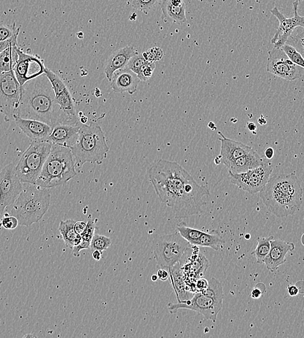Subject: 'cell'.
<instances>
[{"mask_svg": "<svg viewBox=\"0 0 304 338\" xmlns=\"http://www.w3.org/2000/svg\"><path fill=\"white\" fill-rule=\"evenodd\" d=\"M148 174L156 195L173 210L176 219H187L202 212V206L206 204L202 198L211 195L208 188L198 184L179 164L159 159Z\"/></svg>", "mask_w": 304, "mask_h": 338, "instance_id": "1", "label": "cell"}, {"mask_svg": "<svg viewBox=\"0 0 304 338\" xmlns=\"http://www.w3.org/2000/svg\"><path fill=\"white\" fill-rule=\"evenodd\" d=\"M18 116L38 120L51 127L60 124H75L58 104L52 84L45 74L21 86Z\"/></svg>", "mask_w": 304, "mask_h": 338, "instance_id": "2", "label": "cell"}, {"mask_svg": "<svg viewBox=\"0 0 304 338\" xmlns=\"http://www.w3.org/2000/svg\"><path fill=\"white\" fill-rule=\"evenodd\" d=\"M303 189L294 173L270 177L260 192V197L268 211L282 218L295 214L302 204Z\"/></svg>", "mask_w": 304, "mask_h": 338, "instance_id": "3", "label": "cell"}, {"mask_svg": "<svg viewBox=\"0 0 304 338\" xmlns=\"http://www.w3.org/2000/svg\"><path fill=\"white\" fill-rule=\"evenodd\" d=\"M51 200L50 189L23 183V189L15 202L5 212L15 217L21 226H30L39 222L47 213Z\"/></svg>", "mask_w": 304, "mask_h": 338, "instance_id": "4", "label": "cell"}, {"mask_svg": "<svg viewBox=\"0 0 304 338\" xmlns=\"http://www.w3.org/2000/svg\"><path fill=\"white\" fill-rule=\"evenodd\" d=\"M71 150L76 168H81L86 163L101 162L107 158L109 147L100 125L90 123L81 124L78 137Z\"/></svg>", "mask_w": 304, "mask_h": 338, "instance_id": "5", "label": "cell"}, {"mask_svg": "<svg viewBox=\"0 0 304 338\" xmlns=\"http://www.w3.org/2000/svg\"><path fill=\"white\" fill-rule=\"evenodd\" d=\"M76 175L71 149L53 144L35 184L50 189L65 184Z\"/></svg>", "mask_w": 304, "mask_h": 338, "instance_id": "6", "label": "cell"}, {"mask_svg": "<svg viewBox=\"0 0 304 338\" xmlns=\"http://www.w3.org/2000/svg\"><path fill=\"white\" fill-rule=\"evenodd\" d=\"M52 145L50 141H31L15 166L21 182L35 184Z\"/></svg>", "mask_w": 304, "mask_h": 338, "instance_id": "7", "label": "cell"}, {"mask_svg": "<svg viewBox=\"0 0 304 338\" xmlns=\"http://www.w3.org/2000/svg\"><path fill=\"white\" fill-rule=\"evenodd\" d=\"M192 247L177 233L156 237L153 242L154 257L160 269H169L184 258L185 252Z\"/></svg>", "mask_w": 304, "mask_h": 338, "instance_id": "8", "label": "cell"}, {"mask_svg": "<svg viewBox=\"0 0 304 338\" xmlns=\"http://www.w3.org/2000/svg\"><path fill=\"white\" fill-rule=\"evenodd\" d=\"M21 97V86L14 71L0 73V113L6 122L14 121L18 116Z\"/></svg>", "mask_w": 304, "mask_h": 338, "instance_id": "9", "label": "cell"}, {"mask_svg": "<svg viewBox=\"0 0 304 338\" xmlns=\"http://www.w3.org/2000/svg\"><path fill=\"white\" fill-rule=\"evenodd\" d=\"M223 301L204 295L201 292H197L188 300L169 304L168 310L171 313H175L180 309H187L196 311L203 315L206 320L215 323L223 308Z\"/></svg>", "mask_w": 304, "mask_h": 338, "instance_id": "10", "label": "cell"}, {"mask_svg": "<svg viewBox=\"0 0 304 338\" xmlns=\"http://www.w3.org/2000/svg\"><path fill=\"white\" fill-rule=\"evenodd\" d=\"M272 171L271 163L264 159L262 165L257 168L242 173H229V176L233 184L250 194H255L267 184Z\"/></svg>", "mask_w": 304, "mask_h": 338, "instance_id": "11", "label": "cell"}, {"mask_svg": "<svg viewBox=\"0 0 304 338\" xmlns=\"http://www.w3.org/2000/svg\"><path fill=\"white\" fill-rule=\"evenodd\" d=\"M23 189L16 175L15 165L9 163L0 171V216H3L7 206L13 204Z\"/></svg>", "mask_w": 304, "mask_h": 338, "instance_id": "12", "label": "cell"}, {"mask_svg": "<svg viewBox=\"0 0 304 338\" xmlns=\"http://www.w3.org/2000/svg\"><path fill=\"white\" fill-rule=\"evenodd\" d=\"M267 71L279 78L294 81L302 76L303 68L292 62L281 48H273L269 52Z\"/></svg>", "mask_w": 304, "mask_h": 338, "instance_id": "13", "label": "cell"}, {"mask_svg": "<svg viewBox=\"0 0 304 338\" xmlns=\"http://www.w3.org/2000/svg\"><path fill=\"white\" fill-rule=\"evenodd\" d=\"M17 52L18 58L13 71L21 86L26 82L44 74L46 67H45L44 61L39 55L25 53L20 47Z\"/></svg>", "mask_w": 304, "mask_h": 338, "instance_id": "14", "label": "cell"}, {"mask_svg": "<svg viewBox=\"0 0 304 338\" xmlns=\"http://www.w3.org/2000/svg\"><path fill=\"white\" fill-rule=\"evenodd\" d=\"M298 1L296 0L293 3L294 16L291 18H286L276 7L271 9V13L279 21V26L276 32L271 39L274 48H280L286 44L289 37H291L295 28L304 27V17L298 13Z\"/></svg>", "mask_w": 304, "mask_h": 338, "instance_id": "15", "label": "cell"}, {"mask_svg": "<svg viewBox=\"0 0 304 338\" xmlns=\"http://www.w3.org/2000/svg\"><path fill=\"white\" fill-rule=\"evenodd\" d=\"M44 74L52 84L55 100L62 112L73 121L78 122L79 120L76 114L74 99L66 84L58 75L48 68L45 69Z\"/></svg>", "mask_w": 304, "mask_h": 338, "instance_id": "16", "label": "cell"}, {"mask_svg": "<svg viewBox=\"0 0 304 338\" xmlns=\"http://www.w3.org/2000/svg\"><path fill=\"white\" fill-rule=\"evenodd\" d=\"M17 126L31 141H49L52 127L44 122L32 119H26L16 116L14 118Z\"/></svg>", "mask_w": 304, "mask_h": 338, "instance_id": "17", "label": "cell"}, {"mask_svg": "<svg viewBox=\"0 0 304 338\" xmlns=\"http://www.w3.org/2000/svg\"><path fill=\"white\" fill-rule=\"evenodd\" d=\"M294 250L293 243L282 240H271V249L265 257L264 264L268 270L274 272L286 262V255Z\"/></svg>", "mask_w": 304, "mask_h": 338, "instance_id": "18", "label": "cell"}, {"mask_svg": "<svg viewBox=\"0 0 304 338\" xmlns=\"http://www.w3.org/2000/svg\"><path fill=\"white\" fill-rule=\"evenodd\" d=\"M218 134L221 136L219 140L221 143L220 154L218 157L220 158L221 163L225 166L234 159L254 151L250 146L242 142L227 138L221 132H218Z\"/></svg>", "mask_w": 304, "mask_h": 338, "instance_id": "19", "label": "cell"}, {"mask_svg": "<svg viewBox=\"0 0 304 338\" xmlns=\"http://www.w3.org/2000/svg\"><path fill=\"white\" fill-rule=\"evenodd\" d=\"M110 82L111 88L114 93H124L127 92L129 95H133L137 91L141 79L137 74L125 67L115 71Z\"/></svg>", "mask_w": 304, "mask_h": 338, "instance_id": "20", "label": "cell"}, {"mask_svg": "<svg viewBox=\"0 0 304 338\" xmlns=\"http://www.w3.org/2000/svg\"><path fill=\"white\" fill-rule=\"evenodd\" d=\"M81 123L77 124H60L52 128L49 141L53 144L67 147L71 149L76 142L78 137Z\"/></svg>", "mask_w": 304, "mask_h": 338, "instance_id": "21", "label": "cell"}, {"mask_svg": "<svg viewBox=\"0 0 304 338\" xmlns=\"http://www.w3.org/2000/svg\"><path fill=\"white\" fill-rule=\"evenodd\" d=\"M137 53V51L132 47L120 48L113 52L108 58L107 64L104 70L108 80L111 81L115 71L126 67L130 58Z\"/></svg>", "mask_w": 304, "mask_h": 338, "instance_id": "22", "label": "cell"}, {"mask_svg": "<svg viewBox=\"0 0 304 338\" xmlns=\"http://www.w3.org/2000/svg\"><path fill=\"white\" fill-rule=\"evenodd\" d=\"M168 270L169 274H170L171 283L172 284L174 291L177 296L178 302L188 300V299L192 298L194 293L191 292L189 287L185 283L179 263H177Z\"/></svg>", "mask_w": 304, "mask_h": 338, "instance_id": "23", "label": "cell"}, {"mask_svg": "<svg viewBox=\"0 0 304 338\" xmlns=\"http://www.w3.org/2000/svg\"><path fill=\"white\" fill-rule=\"evenodd\" d=\"M264 159L261 158L256 152L253 151L229 163L226 166L228 172L239 174L258 167L264 163Z\"/></svg>", "mask_w": 304, "mask_h": 338, "instance_id": "24", "label": "cell"}, {"mask_svg": "<svg viewBox=\"0 0 304 338\" xmlns=\"http://www.w3.org/2000/svg\"><path fill=\"white\" fill-rule=\"evenodd\" d=\"M75 223L76 221L73 219H67L66 221H60L59 227V233L64 241L65 245L71 249L74 246L78 245L82 240L81 236L75 231Z\"/></svg>", "mask_w": 304, "mask_h": 338, "instance_id": "25", "label": "cell"}, {"mask_svg": "<svg viewBox=\"0 0 304 338\" xmlns=\"http://www.w3.org/2000/svg\"><path fill=\"white\" fill-rule=\"evenodd\" d=\"M161 10L164 16L169 20L177 24L184 23L187 20L185 4L179 6H174L168 0H163Z\"/></svg>", "mask_w": 304, "mask_h": 338, "instance_id": "26", "label": "cell"}, {"mask_svg": "<svg viewBox=\"0 0 304 338\" xmlns=\"http://www.w3.org/2000/svg\"><path fill=\"white\" fill-rule=\"evenodd\" d=\"M18 44L12 45L0 53V73L13 71L18 60Z\"/></svg>", "mask_w": 304, "mask_h": 338, "instance_id": "27", "label": "cell"}, {"mask_svg": "<svg viewBox=\"0 0 304 338\" xmlns=\"http://www.w3.org/2000/svg\"><path fill=\"white\" fill-rule=\"evenodd\" d=\"M224 243V240L220 233L217 230H212L211 233L203 231L197 241L196 246L201 247H209L215 250H218Z\"/></svg>", "mask_w": 304, "mask_h": 338, "instance_id": "28", "label": "cell"}, {"mask_svg": "<svg viewBox=\"0 0 304 338\" xmlns=\"http://www.w3.org/2000/svg\"><path fill=\"white\" fill-rule=\"evenodd\" d=\"M273 239V236L258 239L256 247L252 252V255L256 258L258 264H264V259L271 249V241Z\"/></svg>", "mask_w": 304, "mask_h": 338, "instance_id": "29", "label": "cell"}, {"mask_svg": "<svg viewBox=\"0 0 304 338\" xmlns=\"http://www.w3.org/2000/svg\"><path fill=\"white\" fill-rule=\"evenodd\" d=\"M177 231L188 243L195 246H196L197 241L199 240L200 237L203 233V231L198 230V229L190 228L185 225L184 223L178 224Z\"/></svg>", "mask_w": 304, "mask_h": 338, "instance_id": "30", "label": "cell"}, {"mask_svg": "<svg viewBox=\"0 0 304 338\" xmlns=\"http://www.w3.org/2000/svg\"><path fill=\"white\" fill-rule=\"evenodd\" d=\"M201 293L204 294V295L223 301V286H222L221 282L215 278H212L211 281H208V286Z\"/></svg>", "mask_w": 304, "mask_h": 338, "instance_id": "31", "label": "cell"}, {"mask_svg": "<svg viewBox=\"0 0 304 338\" xmlns=\"http://www.w3.org/2000/svg\"><path fill=\"white\" fill-rule=\"evenodd\" d=\"M112 245L111 239L107 236L100 235V234H94L90 242V248L91 251L98 250L103 252L107 250Z\"/></svg>", "mask_w": 304, "mask_h": 338, "instance_id": "32", "label": "cell"}, {"mask_svg": "<svg viewBox=\"0 0 304 338\" xmlns=\"http://www.w3.org/2000/svg\"><path fill=\"white\" fill-rule=\"evenodd\" d=\"M163 0H132V7L145 14H148L149 12L160 4Z\"/></svg>", "mask_w": 304, "mask_h": 338, "instance_id": "33", "label": "cell"}, {"mask_svg": "<svg viewBox=\"0 0 304 338\" xmlns=\"http://www.w3.org/2000/svg\"><path fill=\"white\" fill-rule=\"evenodd\" d=\"M285 54L294 64L301 68H304V60L302 55L296 48L290 45L285 44L280 48Z\"/></svg>", "mask_w": 304, "mask_h": 338, "instance_id": "34", "label": "cell"}, {"mask_svg": "<svg viewBox=\"0 0 304 338\" xmlns=\"http://www.w3.org/2000/svg\"><path fill=\"white\" fill-rule=\"evenodd\" d=\"M20 28H16V23L12 25H0V42L10 39L16 34L20 33Z\"/></svg>", "mask_w": 304, "mask_h": 338, "instance_id": "35", "label": "cell"}, {"mask_svg": "<svg viewBox=\"0 0 304 338\" xmlns=\"http://www.w3.org/2000/svg\"><path fill=\"white\" fill-rule=\"evenodd\" d=\"M147 61L144 59L142 54H135L129 59V62L127 65L126 67L127 69L130 70L135 74H137L141 71L142 67L146 64Z\"/></svg>", "mask_w": 304, "mask_h": 338, "instance_id": "36", "label": "cell"}, {"mask_svg": "<svg viewBox=\"0 0 304 338\" xmlns=\"http://www.w3.org/2000/svg\"><path fill=\"white\" fill-rule=\"evenodd\" d=\"M142 55L146 61L155 62L160 61L163 57V52L160 48L153 47L144 52Z\"/></svg>", "mask_w": 304, "mask_h": 338, "instance_id": "37", "label": "cell"}, {"mask_svg": "<svg viewBox=\"0 0 304 338\" xmlns=\"http://www.w3.org/2000/svg\"><path fill=\"white\" fill-rule=\"evenodd\" d=\"M155 69V62L147 61L146 64L142 67L139 73L137 74L141 81H147L151 78L152 75Z\"/></svg>", "mask_w": 304, "mask_h": 338, "instance_id": "38", "label": "cell"}, {"mask_svg": "<svg viewBox=\"0 0 304 338\" xmlns=\"http://www.w3.org/2000/svg\"><path fill=\"white\" fill-rule=\"evenodd\" d=\"M87 226L86 231L83 235L81 236L82 240L86 241V242H91L94 234H95L96 221L93 219H89L86 223Z\"/></svg>", "mask_w": 304, "mask_h": 338, "instance_id": "39", "label": "cell"}, {"mask_svg": "<svg viewBox=\"0 0 304 338\" xmlns=\"http://www.w3.org/2000/svg\"><path fill=\"white\" fill-rule=\"evenodd\" d=\"M2 226L6 230H14L19 225L18 219L15 217H3L1 220Z\"/></svg>", "mask_w": 304, "mask_h": 338, "instance_id": "40", "label": "cell"}, {"mask_svg": "<svg viewBox=\"0 0 304 338\" xmlns=\"http://www.w3.org/2000/svg\"><path fill=\"white\" fill-rule=\"evenodd\" d=\"M90 247V243L86 242L83 240H81V242L76 246H74L72 248V255L74 257H80V252L82 250L89 249Z\"/></svg>", "mask_w": 304, "mask_h": 338, "instance_id": "41", "label": "cell"}, {"mask_svg": "<svg viewBox=\"0 0 304 338\" xmlns=\"http://www.w3.org/2000/svg\"><path fill=\"white\" fill-rule=\"evenodd\" d=\"M19 33H20L16 34V35L13 36V37L10 38V39L0 42V53L3 52L4 50H6V48L9 47H10L12 45L18 44V37Z\"/></svg>", "mask_w": 304, "mask_h": 338, "instance_id": "42", "label": "cell"}, {"mask_svg": "<svg viewBox=\"0 0 304 338\" xmlns=\"http://www.w3.org/2000/svg\"><path fill=\"white\" fill-rule=\"evenodd\" d=\"M86 223H84L83 221L76 222L74 224L75 231L77 234L81 236L86 231Z\"/></svg>", "mask_w": 304, "mask_h": 338, "instance_id": "43", "label": "cell"}, {"mask_svg": "<svg viewBox=\"0 0 304 338\" xmlns=\"http://www.w3.org/2000/svg\"><path fill=\"white\" fill-rule=\"evenodd\" d=\"M207 286H208V281H207L206 279L200 278V279H198L196 281V283H195V289H196V293L197 292H201L204 291V289L206 288Z\"/></svg>", "mask_w": 304, "mask_h": 338, "instance_id": "44", "label": "cell"}, {"mask_svg": "<svg viewBox=\"0 0 304 338\" xmlns=\"http://www.w3.org/2000/svg\"><path fill=\"white\" fill-rule=\"evenodd\" d=\"M157 275L158 279L160 280L161 281H168L169 278H170V274H169L168 270L166 269H158L157 270Z\"/></svg>", "mask_w": 304, "mask_h": 338, "instance_id": "45", "label": "cell"}, {"mask_svg": "<svg viewBox=\"0 0 304 338\" xmlns=\"http://www.w3.org/2000/svg\"><path fill=\"white\" fill-rule=\"evenodd\" d=\"M287 291H288L289 295L291 297H295L300 293V289L296 285H289L287 287Z\"/></svg>", "mask_w": 304, "mask_h": 338, "instance_id": "46", "label": "cell"}, {"mask_svg": "<svg viewBox=\"0 0 304 338\" xmlns=\"http://www.w3.org/2000/svg\"><path fill=\"white\" fill-rule=\"evenodd\" d=\"M263 292L261 289L258 288V287H254V289H252L250 291V298L254 299H260L262 297Z\"/></svg>", "mask_w": 304, "mask_h": 338, "instance_id": "47", "label": "cell"}, {"mask_svg": "<svg viewBox=\"0 0 304 338\" xmlns=\"http://www.w3.org/2000/svg\"><path fill=\"white\" fill-rule=\"evenodd\" d=\"M265 158L270 160L274 158V150L272 147H267L264 151Z\"/></svg>", "mask_w": 304, "mask_h": 338, "instance_id": "48", "label": "cell"}, {"mask_svg": "<svg viewBox=\"0 0 304 338\" xmlns=\"http://www.w3.org/2000/svg\"><path fill=\"white\" fill-rule=\"evenodd\" d=\"M247 128L248 131H250L253 134H256L257 126L254 122H248Z\"/></svg>", "mask_w": 304, "mask_h": 338, "instance_id": "49", "label": "cell"}, {"mask_svg": "<svg viewBox=\"0 0 304 338\" xmlns=\"http://www.w3.org/2000/svg\"><path fill=\"white\" fill-rule=\"evenodd\" d=\"M92 257L94 260L96 261H100L101 259V255H102V253L100 252V250H96L92 251Z\"/></svg>", "mask_w": 304, "mask_h": 338, "instance_id": "50", "label": "cell"}, {"mask_svg": "<svg viewBox=\"0 0 304 338\" xmlns=\"http://www.w3.org/2000/svg\"><path fill=\"white\" fill-rule=\"evenodd\" d=\"M258 122L260 125H265L267 123V120H265V118L263 115L261 116L260 118H258Z\"/></svg>", "mask_w": 304, "mask_h": 338, "instance_id": "51", "label": "cell"}, {"mask_svg": "<svg viewBox=\"0 0 304 338\" xmlns=\"http://www.w3.org/2000/svg\"><path fill=\"white\" fill-rule=\"evenodd\" d=\"M207 126H208L209 129H211L212 130H214V131L217 130L216 125L215 124V123L213 122H209L208 124H207Z\"/></svg>", "mask_w": 304, "mask_h": 338, "instance_id": "52", "label": "cell"}, {"mask_svg": "<svg viewBox=\"0 0 304 338\" xmlns=\"http://www.w3.org/2000/svg\"><path fill=\"white\" fill-rule=\"evenodd\" d=\"M79 122L81 123L82 124H86V123L88 122V118L83 115L80 118V120Z\"/></svg>", "mask_w": 304, "mask_h": 338, "instance_id": "53", "label": "cell"}, {"mask_svg": "<svg viewBox=\"0 0 304 338\" xmlns=\"http://www.w3.org/2000/svg\"><path fill=\"white\" fill-rule=\"evenodd\" d=\"M214 163L217 165H219V164H221L220 158H219L218 156H217L216 158H215Z\"/></svg>", "mask_w": 304, "mask_h": 338, "instance_id": "54", "label": "cell"}, {"mask_svg": "<svg viewBox=\"0 0 304 338\" xmlns=\"http://www.w3.org/2000/svg\"><path fill=\"white\" fill-rule=\"evenodd\" d=\"M137 18V14L136 13H132V15H130V20H136V18Z\"/></svg>", "mask_w": 304, "mask_h": 338, "instance_id": "55", "label": "cell"}, {"mask_svg": "<svg viewBox=\"0 0 304 338\" xmlns=\"http://www.w3.org/2000/svg\"><path fill=\"white\" fill-rule=\"evenodd\" d=\"M158 280L157 275L156 274H153L151 276V281L153 282H156Z\"/></svg>", "mask_w": 304, "mask_h": 338, "instance_id": "56", "label": "cell"}, {"mask_svg": "<svg viewBox=\"0 0 304 338\" xmlns=\"http://www.w3.org/2000/svg\"><path fill=\"white\" fill-rule=\"evenodd\" d=\"M250 236L248 234H247V235L245 236V238L247 239V240H248V239H250Z\"/></svg>", "mask_w": 304, "mask_h": 338, "instance_id": "57", "label": "cell"}, {"mask_svg": "<svg viewBox=\"0 0 304 338\" xmlns=\"http://www.w3.org/2000/svg\"><path fill=\"white\" fill-rule=\"evenodd\" d=\"M28 336H30V337H34V335H25V336H24V337H28Z\"/></svg>", "mask_w": 304, "mask_h": 338, "instance_id": "58", "label": "cell"}, {"mask_svg": "<svg viewBox=\"0 0 304 338\" xmlns=\"http://www.w3.org/2000/svg\"><path fill=\"white\" fill-rule=\"evenodd\" d=\"M2 226V221H0V228H1Z\"/></svg>", "mask_w": 304, "mask_h": 338, "instance_id": "59", "label": "cell"}]
</instances>
